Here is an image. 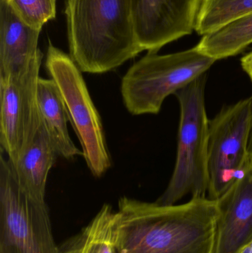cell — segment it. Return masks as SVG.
Wrapping results in <instances>:
<instances>
[{
    "label": "cell",
    "mask_w": 252,
    "mask_h": 253,
    "mask_svg": "<svg viewBox=\"0 0 252 253\" xmlns=\"http://www.w3.org/2000/svg\"><path fill=\"white\" fill-rule=\"evenodd\" d=\"M16 16L33 29L41 31L43 25L56 17V0H4Z\"/></svg>",
    "instance_id": "e0dca14e"
},
{
    "label": "cell",
    "mask_w": 252,
    "mask_h": 253,
    "mask_svg": "<svg viewBox=\"0 0 252 253\" xmlns=\"http://www.w3.org/2000/svg\"><path fill=\"white\" fill-rule=\"evenodd\" d=\"M215 253H241L252 242V163L220 199Z\"/></svg>",
    "instance_id": "30bf717a"
},
{
    "label": "cell",
    "mask_w": 252,
    "mask_h": 253,
    "mask_svg": "<svg viewBox=\"0 0 252 253\" xmlns=\"http://www.w3.org/2000/svg\"><path fill=\"white\" fill-rule=\"evenodd\" d=\"M216 62L197 46L170 54L148 52L123 77L124 105L133 115L158 114L169 96L205 74Z\"/></svg>",
    "instance_id": "277c9868"
},
{
    "label": "cell",
    "mask_w": 252,
    "mask_h": 253,
    "mask_svg": "<svg viewBox=\"0 0 252 253\" xmlns=\"http://www.w3.org/2000/svg\"><path fill=\"white\" fill-rule=\"evenodd\" d=\"M206 83L205 74L175 93L180 109L177 157L168 186L155 202L158 205H176L187 195L206 197L208 193L210 121L206 109Z\"/></svg>",
    "instance_id": "3957f363"
},
{
    "label": "cell",
    "mask_w": 252,
    "mask_h": 253,
    "mask_svg": "<svg viewBox=\"0 0 252 253\" xmlns=\"http://www.w3.org/2000/svg\"><path fill=\"white\" fill-rule=\"evenodd\" d=\"M252 96L222 109L209 127V198L218 200L251 165Z\"/></svg>",
    "instance_id": "52a82bcc"
},
{
    "label": "cell",
    "mask_w": 252,
    "mask_h": 253,
    "mask_svg": "<svg viewBox=\"0 0 252 253\" xmlns=\"http://www.w3.org/2000/svg\"><path fill=\"white\" fill-rule=\"evenodd\" d=\"M57 156L42 122L17 160L10 162L20 187L38 202H45L47 177Z\"/></svg>",
    "instance_id": "7c38bea8"
},
{
    "label": "cell",
    "mask_w": 252,
    "mask_h": 253,
    "mask_svg": "<svg viewBox=\"0 0 252 253\" xmlns=\"http://www.w3.org/2000/svg\"><path fill=\"white\" fill-rule=\"evenodd\" d=\"M252 12V0H204L195 30L206 35Z\"/></svg>",
    "instance_id": "2e32d148"
},
{
    "label": "cell",
    "mask_w": 252,
    "mask_h": 253,
    "mask_svg": "<svg viewBox=\"0 0 252 253\" xmlns=\"http://www.w3.org/2000/svg\"><path fill=\"white\" fill-rule=\"evenodd\" d=\"M46 68L56 83L68 120L81 144L82 156L95 177L102 176L110 168L100 115L92 100L81 71L71 56L49 42Z\"/></svg>",
    "instance_id": "5b68a950"
},
{
    "label": "cell",
    "mask_w": 252,
    "mask_h": 253,
    "mask_svg": "<svg viewBox=\"0 0 252 253\" xmlns=\"http://www.w3.org/2000/svg\"><path fill=\"white\" fill-rule=\"evenodd\" d=\"M252 43V12L206 34L197 44L216 61L236 56Z\"/></svg>",
    "instance_id": "9a60e30c"
},
{
    "label": "cell",
    "mask_w": 252,
    "mask_h": 253,
    "mask_svg": "<svg viewBox=\"0 0 252 253\" xmlns=\"http://www.w3.org/2000/svg\"><path fill=\"white\" fill-rule=\"evenodd\" d=\"M118 212L105 205L76 236L60 247L62 253H116Z\"/></svg>",
    "instance_id": "5bb4252c"
},
{
    "label": "cell",
    "mask_w": 252,
    "mask_h": 253,
    "mask_svg": "<svg viewBox=\"0 0 252 253\" xmlns=\"http://www.w3.org/2000/svg\"><path fill=\"white\" fill-rule=\"evenodd\" d=\"M204 0H132L135 30L142 50L157 53L195 30Z\"/></svg>",
    "instance_id": "9c48e42d"
},
{
    "label": "cell",
    "mask_w": 252,
    "mask_h": 253,
    "mask_svg": "<svg viewBox=\"0 0 252 253\" xmlns=\"http://www.w3.org/2000/svg\"><path fill=\"white\" fill-rule=\"evenodd\" d=\"M241 66L252 82V51L241 59Z\"/></svg>",
    "instance_id": "ac0fdd59"
},
{
    "label": "cell",
    "mask_w": 252,
    "mask_h": 253,
    "mask_svg": "<svg viewBox=\"0 0 252 253\" xmlns=\"http://www.w3.org/2000/svg\"><path fill=\"white\" fill-rule=\"evenodd\" d=\"M117 212L116 253H215L217 200L192 197L160 205L124 196Z\"/></svg>",
    "instance_id": "6da1fadb"
},
{
    "label": "cell",
    "mask_w": 252,
    "mask_h": 253,
    "mask_svg": "<svg viewBox=\"0 0 252 253\" xmlns=\"http://www.w3.org/2000/svg\"><path fill=\"white\" fill-rule=\"evenodd\" d=\"M0 253H62L45 202L31 198L18 182L8 159L0 157Z\"/></svg>",
    "instance_id": "8992f818"
},
{
    "label": "cell",
    "mask_w": 252,
    "mask_h": 253,
    "mask_svg": "<svg viewBox=\"0 0 252 253\" xmlns=\"http://www.w3.org/2000/svg\"><path fill=\"white\" fill-rule=\"evenodd\" d=\"M37 98L43 124L59 156L66 159L82 156V151L70 136L68 114L59 89L51 79L40 77Z\"/></svg>",
    "instance_id": "4fadbf2b"
},
{
    "label": "cell",
    "mask_w": 252,
    "mask_h": 253,
    "mask_svg": "<svg viewBox=\"0 0 252 253\" xmlns=\"http://www.w3.org/2000/svg\"><path fill=\"white\" fill-rule=\"evenodd\" d=\"M43 56L17 75L0 77V144L14 163L42 123L37 90Z\"/></svg>",
    "instance_id": "ba28073f"
},
{
    "label": "cell",
    "mask_w": 252,
    "mask_h": 253,
    "mask_svg": "<svg viewBox=\"0 0 252 253\" xmlns=\"http://www.w3.org/2000/svg\"><path fill=\"white\" fill-rule=\"evenodd\" d=\"M70 53L81 72L105 74L143 51L132 0H67Z\"/></svg>",
    "instance_id": "7a4b0ae2"
},
{
    "label": "cell",
    "mask_w": 252,
    "mask_h": 253,
    "mask_svg": "<svg viewBox=\"0 0 252 253\" xmlns=\"http://www.w3.org/2000/svg\"><path fill=\"white\" fill-rule=\"evenodd\" d=\"M249 154H250V162L252 163V113L251 132H250V142H249Z\"/></svg>",
    "instance_id": "d6986e66"
},
{
    "label": "cell",
    "mask_w": 252,
    "mask_h": 253,
    "mask_svg": "<svg viewBox=\"0 0 252 253\" xmlns=\"http://www.w3.org/2000/svg\"><path fill=\"white\" fill-rule=\"evenodd\" d=\"M40 32L25 25L4 0L0 1V77L21 74L43 56L38 48Z\"/></svg>",
    "instance_id": "8fae6325"
}]
</instances>
